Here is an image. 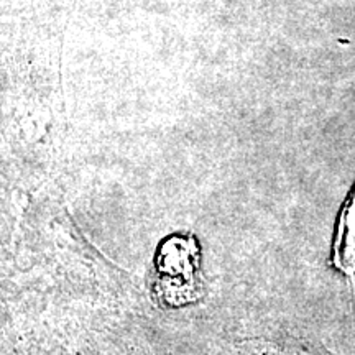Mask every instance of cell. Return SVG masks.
<instances>
[{"label":"cell","instance_id":"7a4b0ae2","mask_svg":"<svg viewBox=\"0 0 355 355\" xmlns=\"http://www.w3.org/2000/svg\"><path fill=\"white\" fill-rule=\"evenodd\" d=\"M331 261L339 273L355 277V184L337 217Z\"/></svg>","mask_w":355,"mask_h":355},{"label":"cell","instance_id":"6da1fadb","mask_svg":"<svg viewBox=\"0 0 355 355\" xmlns=\"http://www.w3.org/2000/svg\"><path fill=\"white\" fill-rule=\"evenodd\" d=\"M201 248L193 235H171L155 255L152 296L155 303L175 309L199 300L202 293Z\"/></svg>","mask_w":355,"mask_h":355}]
</instances>
